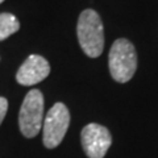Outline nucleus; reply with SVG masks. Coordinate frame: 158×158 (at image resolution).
<instances>
[{
	"label": "nucleus",
	"instance_id": "nucleus-1",
	"mask_svg": "<svg viewBox=\"0 0 158 158\" xmlns=\"http://www.w3.org/2000/svg\"><path fill=\"white\" fill-rule=\"evenodd\" d=\"M78 41L86 56L96 58L104 49V28L99 13L94 9H85L77 24Z\"/></svg>",
	"mask_w": 158,
	"mask_h": 158
},
{
	"label": "nucleus",
	"instance_id": "nucleus-2",
	"mask_svg": "<svg viewBox=\"0 0 158 158\" xmlns=\"http://www.w3.org/2000/svg\"><path fill=\"white\" fill-rule=\"evenodd\" d=\"M108 66L112 78L118 83L131 81L137 70V53L131 41L127 38H118L112 44Z\"/></svg>",
	"mask_w": 158,
	"mask_h": 158
},
{
	"label": "nucleus",
	"instance_id": "nucleus-3",
	"mask_svg": "<svg viewBox=\"0 0 158 158\" xmlns=\"http://www.w3.org/2000/svg\"><path fill=\"white\" fill-rule=\"evenodd\" d=\"M44 121V96L40 90H31L20 108L19 127L25 137H36L42 128Z\"/></svg>",
	"mask_w": 158,
	"mask_h": 158
},
{
	"label": "nucleus",
	"instance_id": "nucleus-4",
	"mask_svg": "<svg viewBox=\"0 0 158 158\" xmlns=\"http://www.w3.org/2000/svg\"><path fill=\"white\" fill-rule=\"evenodd\" d=\"M69 124H70V112L63 103H56L46 116L44 117V145L48 149H54L62 142Z\"/></svg>",
	"mask_w": 158,
	"mask_h": 158
},
{
	"label": "nucleus",
	"instance_id": "nucleus-5",
	"mask_svg": "<svg viewBox=\"0 0 158 158\" xmlns=\"http://www.w3.org/2000/svg\"><path fill=\"white\" fill-rule=\"evenodd\" d=\"M112 144V136L100 124L86 125L82 129V146L88 158H103Z\"/></svg>",
	"mask_w": 158,
	"mask_h": 158
},
{
	"label": "nucleus",
	"instance_id": "nucleus-6",
	"mask_svg": "<svg viewBox=\"0 0 158 158\" xmlns=\"http://www.w3.org/2000/svg\"><path fill=\"white\" fill-rule=\"evenodd\" d=\"M49 73H50V65L46 59L38 54H32L20 66L16 79L23 86H33L42 82L49 75Z\"/></svg>",
	"mask_w": 158,
	"mask_h": 158
},
{
	"label": "nucleus",
	"instance_id": "nucleus-7",
	"mask_svg": "<svg viewBox=\"0 0 158 158\" xmlns=\"http://www.w3.org/2000/svg\"><path fill=\"white\" fill-rule=\"evenodd\" d=\"M20 29V23L12 13H0V41H4Z\"/></svg>",
	"mask_w": 158,
	"mask_h": 158
},
{
	"label": "nucleus",
	"instance_id": "nucleus-8",
	"mask_svg": "<svg viewBox=\"0 0 158 158\" xmlns=\"http://www.w3.org/2000/svg\"><path fill=\"white\" fill-rule=\"evenodd\" d=\"M7 110H8V102H7V99L0 96V124L3 123L4 117H6Z\"/></svg>",
	"mask_w": 158,
	"mask_h": 158
},
{
	"label": "nucleus",
	"instance_id": "nucleus-9",
	"mask_svg": "<svg viewBox=\"0 0 158 158\" xmlns=\"http://www.w3.org/2000/svg\"><path fill=\"white\" fill-rule=\"evenodd\" d=\"M3 2H4V0H0V3H3Z\"/></svg>",
	"mask_w": 158,
	"mask_h": 158
}]
</instances>
